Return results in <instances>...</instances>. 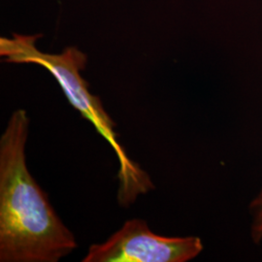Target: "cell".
Segmentation results:
<instances>
[{
    "label": "cell",
    "instance_id": "7a4b0ae2",
    "mask_svg": "<svg viewBox=\"0 0 262 262\" xmlns=\"http://www.w3.org/2000/svg\"><path fill=\"white\" fill-rule=\"evenodd\" d=\"M42 34L27 35L13 33L0 38V56L7 63L34 64L49 71L60 85L69 103L91 122L95 130L111 146L120 163L118 199L122 206H129L141 194L154 188L150 176L131 160L118 141L116 123L104 109L100 98L89 90L82 76L88 64V56L76 46H68L59 54H50L38 49Z\"/></svg>",
    "mask_w": 262,
    "mask_h": 262
},
{
    "label": "cell",
    "instance_id": "277c9868",
    "mask_svg": "<svg viewBox=\"0 0 262 262\" xmlns=\"http://www.w3.org/2000/svg\"><path fill=\"white\" fill-rule=\"evenodd\" d=\"M252 215L251 236L254 243L262 242V187L250 205Z\"/></svg>",
    "mask_w": 262,
    "mask_h": 262
},
{
    "label": "cell",
    "instance_id": "6da1fadb",
    "mask_svg": "<svg viewBox=\"0 0 262 262\" xmlns=\"http://www.w3.org/2000/svg\"><path fill=\"white\" fill-rule=\"evenodd\" d=\"M28 130L18 109L0 138V261L58 262L77 241L28 170Z\"/></svg>",
    "mask_w": 262,
    "mask_h": 262
},
{
    "label": "cell",
    "instance_id": "3957f363",
    "mask_svg": "<svg viewBox=\"0 0 262 262\" xmlns=\"http://www.w3.org/2000/svg\"><path fill=\"white\" fill-rule=\"evenodd\" d=\"M203 249L197 236H161L154 233L146 221L132 219L103 243L92 245L82 261L187 262Z\"/></svg>",
    "mask_w": 262,
    "mask_h": 262
}]
</instances>
